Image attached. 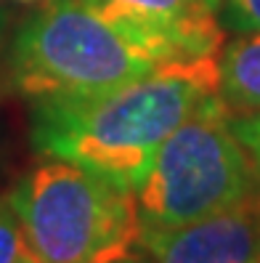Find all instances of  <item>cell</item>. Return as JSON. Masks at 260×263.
Masks as SVG:
<instances>
[{"label":"cell","mask_w":260,"mask_h":263,"mask_svg":"<svg viewBox=\"0 0 260 263\" xmlns=\"http://www.w3.org/2000/svg\"><path fill=\"white\" fill-rule=\"evenodd\" d=\"M218 56L165 61L141 80L83 99H35L32 144L135 189L165 138L218 96Z\"/></svg>","instance_id":"obj_1"},{"label":"cell","mask_w":260,"mask_h":263,"mask_svg":"<svg viewBox=\"0 0 260 263\" xmlns=\"http://www.w3.org/2000/svg\"><path fill=\"white\" fill-rule=\"evenodd\" d=\"M8 197L37 263H117L141 239L133 189L77 162L45 157Z\"/></svg>","instance_id":"obj_2"},{"label":"cell","mask_w":260,"mask_h":263,"mask_svg":"<svg viewBox=\"0 0 260 263\" xmlns=\"http://www.w3.org/2000/svg\"><path fill=\"white\" fill-rule=\"evenodd\" d=\"M157 67L154 56L83 0L43 3L24 22L11 51V80L32 101L101 96Z\"/></svg>","instance_id":"obj_3"},{"label":"cell","mask_w":260,"mask_h":263,"mask_svg":"<svg viewBox=\"0 0 260 263\" xmlns=\"http://www.w3.org/2000/svg\"><path fill=\"white\" fill-rule=\"evenodd\" d=\"M260 189L221 99L165 138L133 189L141 229H175L239 205Z\"/></svg>","instance_id":"obj_4"},{"label":"cell","mask_w":260,"mask_h":263,"mask_svg":"<svg viewBox=\"0 0 260 263\" xmlns=\"http://www.w3.org/2000/svg\"><path fill=\"white\" fill-rule=\"evenodd\" d=\"M159 64L218 56L226 29L210 0H83Z\"/></svg>","instance_id":"obj_5"},{"label":"cell","mask_w":260,"mask_h":263,"mask_svg":"<svg viewBox=\"0 0 260 263\" xmlns=\"http://www.w3.org/2000/svg\"><path fill=\"white\" fill-rule=\"evenodd\" d=\"M149 263H260V189L239 205L175 229H141Z\"/></svg>","instance_id":"obj_6"},{"label":"cell","mask_w":260,"mask_h":263,"mask_svg":"<svg viewBox=\"0 0 260 263\" xmlns=\"http://www.w3.org/2000/svg\"><path fill=\"white\" fill-rule=\"evenodd\" d=\"M218 99L231 117L260 112V32L228 40L218 53Z\"/></svg>","instance_id":"obj_7"},{"label":"cell","mask_w":260,"mask_h":263,"mask_svg":"<svg viewBox=\"0 0 260 263\" xmlns=\"http://www.w3.org/2000/svg\"><path fill=\"white\" fill-rule=\"evenodd\" d=\"M0 263H37L11 197H0Z\"/></svg>","instance_id":"obj_8"},{"label":"cell","mask_w":260,"mask_h":263,"mask_svg":"<svg viewBox=\"0 0 260 263\" xmlns=\"http://www.w3.org/2000/svg\"><path fill=\"white\" fill-rule=\"evenodd\" d=\"M218 22L226 32H260V0H218Z\"/></svg>","instance_id":"obj_9"},{"label":"cell","mask_w":260,"mask_h":263,"mask_svg":"<svg viewBox=\"0 0 260 263\" xmlns=\"http://www.w3.org/2000/svg\"><path fill=\"white\" fill-rule=\"evenodd\" d=\"M231 128L236 133V138L242 141V146L247 149L252 167H255V176L260 183V112L247 115V117H231Z\"/></svg>","instance_id":"obj_10"},{"label":"cell","mask_w":260,"mask_h":263,"mask_svg":"<svg viewBox=\"0 0 260 263\" xmlns=\"http://www.w3.org/2000/svg\"><path fill=\"white\" fill-rule=\"evenodd\" d=\"M117 263H149V258H135V255L130 253V255H125V258L117 260Z\"/></svg>","instance_id":"obj_11"},{"label":"cell","mask_w":260,"mask_h":263,"mask_svg":"<svg viewBox=\"0 0 260 263\" xmlns=\"http://www.w3.org/2000/svg\"><path fill=\"white\" fill-rule=\"evenodd\" d=\"M210 3H212V8H215V13H218V0H210Z\"/></svg>","instance_id":"obj_12"},{"label":"cell","mask_w":260,"mask_h":263,"mask_svg":"<svg viewBox=\"0 0 260 263\" xmlns=\"http://www.w3.org/2000/svg\"><path fill=\"white\" fill-rule=\"evenodd\" d=\"M27 3H29V0H27Z\"/></svg>","instance_id":"obj_13"}]
</instances>
